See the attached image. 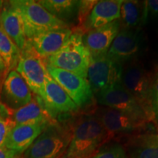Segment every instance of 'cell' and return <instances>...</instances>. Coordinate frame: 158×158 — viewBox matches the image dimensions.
I'll return each mask as SVG.
<instances>
[{
    "instance_id": "cell-22",
    "label": "cell",
    "mask_w": 158,
    "mask_h": 158,
    "mask_svg": "<svg viewBox=\"0 0 158 158\" xmlns=\"http://www.w3.org/2000/svg\"><path fill=\"white\" fill-rule=\"evenodd\" d=\"M40 5L63 22L70 21L78 15L79 1L76 0H40Z\"/></svg>"
},
{
    "instance_id": "cell-23",
    "label": "cell",
    "mask_w": 158,
    "mask_h": 158,
    "mask_svg": "<svg viewBox=\"0 0 158 158\" xmlns=\"http://www.w3.org/2000/svg\"><path fill=\"white\" fill-rule=\"evenodd\" d=\"M21 54V50L15 43L0 28V56L5 62L6 73L16 68Z\"/></svg>"
},
{
    "instance_id": "cell-19",
    "label": "cell",
    "mask_w": 158,
    "mask_h": 158,
    "mask_svg": "<svg viewBox=\"0 0 158 158\" xmlns=\"http://www.w3.org/2000/svg\"><path fill=\"white\" fill-rule=\"evenodd\" d=\"M11 119L15 125L35 123H50L53 120L46 111L44 105L38 96H35L31 101L23 107L13 110Z\"/></svg>"
},
{
    "instance_id": "cell-28",
    "label": "cell",
    "mask_w": 158,
    "mask_h": 158,
    "mask_svg": "<svg viewBox=\"0 0 158 158\" xmlns=\"http://www.w3.org/2000/svg\"><path fill=\"white\" fill-rule=\"evenodd\" d=\"M146 5H147L148 15L158 18V0L146 1Z\"/></svg>"
},
{
    "instance_id": "cell-25",
    "label": "cell",
    "mask_w": 158,
    "mask_h": 158,
    "mask_svg": "<svg viewBox=\"0 0 158 158\" xmlns=\"http://www.w3.org/2000/svg\"><path fill=\"white\" fill-rule=\"evenodd\" d=\"M98 1H79L78 15H77V19L78 21V27L75 30L78 31L82 27L85 21L87 19L88 15H89L91 10L93 8Z\"/></svg>"
},
{
    "instance_id": "cell-4",
    "label": "cell",
    "mask_w": 158,
    "mask_h": 158,
    "mask_svg": "<svg viewBox=\"0 0 158 158\" xmlns=\"http://www.w3.org/2000/svg\"><path fill=\"white\" fill-rule=\"evenodd\" d=\"M8 2L11 7L16 10L22 19L27 40L49 30L70 28L68 23L49 13L37 1L15 0Z\"/></svg>"
},
{
    "instance_id": "cell-14",
    "label": "cell",
    "mask_w": 158,
    "mask_h": 158,
    "mask_svg": "<svg viewBox=\"0 0 158 158\" xmlns=\"http://www.w3.org/2000/svg\"><path fill=\"white\" fill-rule=\"evenodd\" d=\"M2 97L6 106L13 110L26 106L33 98L30 89L15 70L10 71L5 77Z\"/></svg>"
},
{
    "instance_id": "cell-12",
    "label": "cell",
    "mask_w": 158,
    "mask_h": 158,
    "mask_svg": "<svg viewBox=\"0 0 158 158\" xmlns=\"http://www.w3.org/2000/svg\"><path fill=\"white\" fill-rule=\"evenodd\" d=\"M44 107L53 120L57 116L74 113L78 108L49 75L45 84L44 93L42 98Z\"/></svg>"
},
{
    "instance_id": "cell-17",
    "label": "cell",
    "mask_w": 158,
    "mask_h": 158,
    "mask_svg": "<svg viewBox=\"0 0 158 158\" xmlns=\"http://www.w3.org/2000/svg\"><path fill=\"white\" fill-rule=\"evenodd\" d=\"M48 124L35 123L15 125L7 136L5 147L21 155L30 147Z\"/></svg>"
},
{
    "instance_id": "cell-8",
    "label": "cell",
    "mask_w": 158,
    "mask_h": 158,
    "mask_svg": "<svg viewBox=\"0 0 158 158\" xmlns=\"http://www.w3.org/2000/svg\"><path fill=\"white\" fill-rule=\"evenodd\" d=\"M46 68L51 78L64 89L78 108L90 104L94 94L87 79L49 65H46Z\"/></svg>"
},
{
    "instance_id": "cell-13",
    "label": "cell",
    "mask_w": 158,
    "mask_h": 158,
    "mask_svg": "<svg viewBox=\"0 0 158 158\" xmlns=\"http://www.w3.org/2000/svg\"><path fill=\"white\" fill-rule=\"evenodd\" d=\"M121 28L119 20L112 21L99 28L88 31L82 35V40L92 57L107 54L110 45Z\"/></svg>"
},
{
    "instance_id": "cell-27",
    "label": "cell",
    "mask_w": 158,
    "mask_h": 158,
    "mask_svg": "<svg viewBox=\"0 0 158 158\" xmlns=\"http://www.w3.org/2000/svg\"><path fill=\"white\" fill-rule=\"evenodd\" d=\"M151 104L152 110L158 106V79H156L151 88Z\"/></svg>"
},
{
    "instance_id": "cell-20",
    "label": "cell",
    "mask_w": 158,
    "mask_h": 158,
    "mask_svg": "<svg viewBox=\"0 0 158 158\" xmlns=\"http://www.w3.org/2000/svg\"><path fill=\"white\" fill-rule=\"evenodd\" d=\"M124 148L128 158H158V133L134 135Z\"/></svg>"
},
{
    "instance_id": "cell-16",
    "label": "cell",
    "mask_w": 158,
    "mask_h": 158,
    "mask_svg": "<svg viewBox=\"0 0 158 158\" xmlns=\"http://www.w3.org/2000/svg\"><path fill=\"white\" fill-rule=\"evenodd\" d=\"M123 0L98 1L82 27L78 31L84 33L99 28L120 19V8ZM77 31V30H75Z\"/></svg>"
},
{
    "instance_id": "cell-2",
    "label": "cell",
    "mask_w": 158,
    "mask_h": 158,
    "mask_svg": "<svg viewBox=\"0 0 158 158\" xmlns=\"http://www.w3.org/2000/svg\"><path fill=\"white\" fill-rule=\"evenodd\" d=\"M71 138L72 122H51L23 153V158H64Z\"/></svg>"
},
{
    "instance_id": "cell-21",
    "label": "cell",
    "mask_w": 158,
    "mask_h": 158,
    "mask_svg": "<svg viewBox=\"0 0 158 158\" xmlns=\"http://www.w3.org/2000/svg\"><path fill=\"white\" fill-rule=\"evenodd\" d=\"M148 12L146 1H123L120 8L122 28H140L147 21Z\"/></svg>"
},
{
    "instance_id": "cell-24",
    "label": "cell",
    "mask_w": 158,
    "mask_h": 158,
    "mask_svg": "<svg viewBox=\"0 0 158 158\" xmlns=\"http://www.w3.org/2000/svg\"><path fill=\"white\" fill-rule=\"evenodd\" d=\"M92 158H128L125 148L118 142L106 143Z\"/></svg>"
},
{
    "instance_id": "cell-7",
    "label": "cell",
    "mask_w": 158,
    "mask_h": 158,
    "mask_svg": "<svg viewBox=\"0 0 158 158\" xmlns=\"http://www.w3.org/2000/svg\"><path fill=\"white\" fill-rule=\"evenodd\" d=\"M123 68L119 63L104 56L90 58L87 81L93 94H97L116 83L121 82Z\"/></svg>"
},
{
    "instance_id": "cell-34",
    "label": "cell",
    "mask_w": 158,
    "mask_h": 158,
    "mask_svg": "<svg viewBox=\"0 0 158 158\" xmlns=\"http://www.w3.org/2000/svg\"><path fill=\"white\" fill-rule=\"evenodd\" d=\"M156 79H158V73H157V78Z\"/></svg>"
},
{
    "instance_id": "cell-10",
    "label": "cell",
    "mask_w": 158,
    "mask_h": 158,
    "mask_svg": "<svg viewBox=\"0 0 158 158\" xmlns=\"http://www.w3.org/2000/svg\"><path fill=\"white\" fill-rule=\"evenodd\" d=\"M94 115L110 137L114 135L134 133L143 128L146 124V122L140 121L128 114L106 106L98 108Z\"/></svg>"
},
{
    "instance_id": "cell-1",
    "label": "cell",
    "mask_w": 158,
    "mask_h": 158,
    "mask_svg": "<svg viewBox=\"0 0 158 158\" xmlns=\"http://www.w3.org/2000/svg\"><path fill=\"white\" fill-rule=\"evenodd\" d=\"M110 138L94 114L78 116L72 122V138L64 158H92Z\"/></svg>"
},
{
    "instance_id": "cell-11",
    "label": "cell",
    "mask_w": 158,
    "mask_h": 158,
    "mask_svg": "<svg viewBox=\"0 0 158 158\" xmlns=\"http://www.w3.org/2000/svg\"><path fill=\"white\" fill-rule=\"evenodd\" d=\"M142 44L141 28H122L114 38L107 52V56L122 65L134 58Z\"/></svg>"
},
{
    "instance_id": "cell-30",
    "label": "cell",
    "mask_w": 158,
    "mask_h": 158,
    "mask_svg": "<svg viewBox=\"0 0 158 158\" xmlns=\"http://www.w3.org/2000/svg\"><path fill=\"white\" fill-rule=\"evenodd\" d=\"M0 73H1L2 74L6 73V66L3 59H2L1 56H0Z\"/></svg>"
},
{
    "instance_id": "cell-26",
    "label": "cell",
    "mask_w": 158,
    "mask_h": 158,
    "mask_svg": "<svg viewBox=\"0 0 158 158\" xmlns=\"http://www.w3.org/2000/svg\"><path fill=\"white\" fill-rule=\"evenodd\" d=\"M15 126L10 117L0 114V148L5 147V144L10 132Z\"/></svg>"
},
{
    "instance_id": "cell-15",
    "label": "cell",
    "mask_w": 158,
    "mask_h": 158,
    "mask_svg": "<svg viewBox=\"0 0 158 158\" xmlns=\"http://www.w3.org/2000/svg\"><path fill=\"white\" fill-rule=\"evenodd\" d=\"M73 34L70 28L49 30L33 37L27 41L43 59H47L60 50Z\"/></svg>"
},
{
    "instance_id": "cell-5",
    "label": "cell",
    "mask_w": 158,
    "mask_h": 158,
    "mask_svg": "<svg viewBox=\"0 0 158 158\" xmlns=\"http://www.w3.org/2000/svg\"><path fill=\"white\" fill-rule=\"evenodd\" d=\"M98 103L133 116L147 123L153 118L142 105L132 95L121 82L116 83L96 94Z\"/></svg>"
},
{
    "instance_id": "cell-3",
    "label": "cell",
    "mask_w": 158,
    "mask_h": 158,
    "mask_svg": "<svg viewBox=\"0 0 158 158\" xmlns=\"http://www.w3.org/2000/svg\"><path fill=\"white\" fill-rule=\"evenodd\" d=\"M82 35L78 31L73 30L70 39L58 52L43 59L45 64L87 79L91 54L83 43Z\"/></svg>"
},
{
    "instance_id": "cell-31",
    "label": "cell",
    "mask_w": 158,
    "mask_h": 158,
    "mask_svg": "<svg viewBox=\"0 0 158 158\" xmlns=\"http://www.w3.org/2000/svg\"><path fill=\"white\" fill-rule=\"evenodd\" d=\"M154 114H155V116L158 118V106L154 110Z\"/></svg>"
},
{
    "instance_id": "cell-29",
    "label": "cell",
    "mask_w": 158,
    "mask_h": 158,
    "mask_svg": "<svg viewBox=\"0 0 158 158\" xmlns=\"http://www.w3.org/2000/svg\"><path fill=\"white\" fill-rule=\"evenodd\" d=\"M20 154L3 147L0 148V158H19Z\"/></svg>"
},
{
    "instance_id": "cell-9",
    "label": "cell",
    "mask_w": 158,
    "mask_h": 158,
    "mask_svg": "<svg viewBox=\"0 0 158 158\" xmlns=\"http://www.w3.org/2000/svg\"><path fill=\"white\" fill-rule=\"evenodd\" d=\"M121 83L122 86L142 105L154 117L151 104L152 85L148 73L138 63H132L123 69Z\"/></svg>"
},
{
    "instance_id": "cell-6",
    "label": "cell",
    "mask_w": 158,
    "mask_h": 158,
    "mask_svg": "<svg viewBox=\"0 0 158 158\" xmlns=\"http://www.w3.org/2000/svg\"><path fill=\"white\" fill-rule=\"evenodd\" d=\"M15 70L25 81L31 92L42 98L49 74L44 60L37 54L28 41L21 51V57Z\"/></svg>"
},
{
    "instance_id": "cell-18",
    "label": "cell",
    "mask_w": 158,
    "mask_h": 158,
    "mask_svg": "<svg viewBox=\"0 0 158 158\" xmlns=\"http://www.w3.org/2000/svg\"><path fill=\"white\" fill-rule=\"evenodd\" d=\"M0 28L8 35L21 51L24 48L27 39L22 19L16 10L9 3L3 6L0 13Z\"/></svg>"
},
{
    "instance_id": "cell-33",
    "label": "cell",
    "mask_w": 158,
    "mask_h": 158,
    "mask_svg": "<svg viewBox=\"0 0 158 158\" xmlns=\"http://www.w3.org/2000/svg\"><path fill=\"white\" fill-rule=\"evenodd\" d=\"M2 74L1 73H0V83H1V81H2Z\"/></svg>"
},
{
    "instance_id": "cell-32",
    "label": "cell",
    "mask_w": 158,
    "mask_h": 158,
    "mask_svg": "<svg viewBox=\"0 0 158 158\" xmlns=\"http://www.w3.org/2000/svg\"><path fill=\"white\" fill-rule=\"evenodd\" d=\"M3 6H4V2L0 1V13H1V11H2V10Z\"/></svg>"
}]
</instances>
